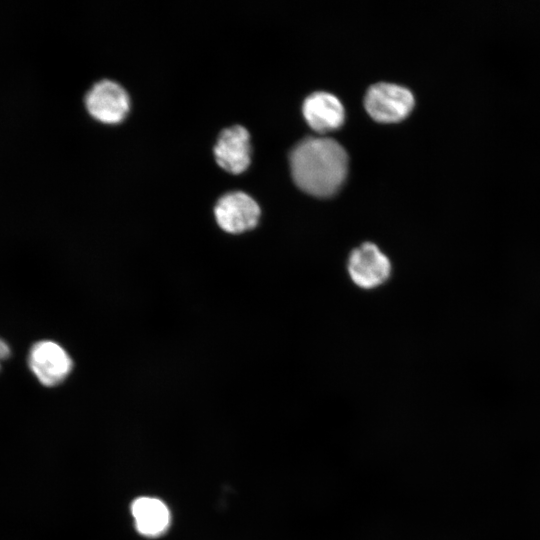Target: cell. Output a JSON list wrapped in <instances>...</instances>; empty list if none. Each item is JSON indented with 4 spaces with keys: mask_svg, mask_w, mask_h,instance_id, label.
Listing matches in <instances>:
<instances>
[{
    "mask_svg": "<svg viewBox=\"0 0 540 540\" xmlns=\"http://www.w3.org/2000/svg\"><path fill=\"white\" fill-rule=\"evenodd\" d=\"M290 167L293 180L301 190L313 196L328 197L343 184L348 157L337 141L308 137L293 148Z\"/></svg>",
    "mask_w": 540,
    "mask_h": 540,
    "instance_id": "cell-1",
    "label": "cell"
},
{
    "mask_svg": "<svg viewBox=\"0 0 540 540\" xmlns=\"http://www.w3.org/2000/svg\"><path fill=\"white\" fill-rule=\"evenodd\" d=\"M87 113L105 125L122 123L130 113L131 98L127 90L111 79L95 82L84 96Z\"/></svg>",
    "mask_w": 540,
    "mask_h": 540,
    "instance_id": "cell-2",
    "label": "cell"
},
{
    "mask_svg": "<svg viewBox=\"0 0 540 540\" xmlns=\"http://www.w3.org/2000/svg\"><path fill=\"white\" fill-rule=\"evenodd\" d=\"M364 105L375 121L396 123L405 119L413 109L414 96L405 87L382 82L367 90Z\"/></svg>",
    "mask_w": 540,
    "mask_h": 540,
    "instance_id": "cell-3",
    "label": "cell"
},
{
    "mask_svg": "<svg viewBox=\"0 0 540 540\" xmlns=\"http://www.w3.org/2000/svg\"><path fill=\"white\" fill-rule=\"evenodd\" d=\"M213 212L218 226L230 234L253 229L261 215L258 203L243 191L223 194L215 203Z\"/></svg>",
    "mask_w": 540,
    "mask_h": 540,
    "instance_id": "cell-4",
    "label": "cell"
},
{
    "mask_svg": "<svg viewBox=\"0 0 540 540\" xmlns=\"http://www.w3.org/2000/svg\"><path fill=\"white\" fill-rule=\"evenodd\" d=\"M28 366L42 385L53 387L68 377L73 363L61 345L51 340H41L30 348Z\"/></svg>",
    "mask_w": 540,
    "mask_h": 540,
    "instance_id": "cell-5",
    "label": "cell"
},
{
    "mask_svg": "<svg viewBox=\"0 0 540 540\" xmlns=\"http://www.w3.org/2000/svg\"><path fill=\"white\" fill-rule=\"evenodd\" d=\"M216 164L225 172L239 175L251 164L252 145L248 130L241 125L224 128L213 146Z\"/></svg>",
    "mask_w": 540,
    "mask_h": 540,
    "instance_id": "cell-6",
    "label": "cell"
},
{
    "mask_svg": "<svg viewBox=\"0 0 540 540\" xmlns=\"http://www.w3.org/2000/svg\"><path fill=\"white\" fill-rule=\"evenodd\" d=\"M348 271L356 285L370 289L381 285L389 278L391 264L375 244L367 242L351 252Z\"/></svg>",
    "mask_w": 540,
    "mask_h": 540,
    "instance_id": "cell-7",
    "label": "cell"
},
{
    "mask_svg": "<svg viewBox=\"0 0 540 540\" xmlns=\"http://www.w3.org/2000/svg\"><path fill=\"white\" fill-rule=\"evenodd\" d=\"M307 124L318 133L338 129L344 122L345 111L340 100L327 92H315L303 103Z\"/></svg>",
    "mask_w": 540,
    "mask_h": 540,
    "instance_id": "cell-8",
    "label": "cell"
},
{
    "mask_svg": "<svg viewBox=\"0 0 540 540\" xmlns=\"http://www.w3.org/2000/svg\"><path fill=\"white\" fill-rule=\"evenodd\" d=\"M135 525L139 533L148 537L163 534L170 524V512L159 499L152 497L137 498L131 506Z\"/></svg>",
    "mask_w": 540,
    "mask_h": 540,
    "instance_id": "cell-9",
    "label": "cell"
},
{
    "mask_svg": "<svg viewBox=\"0 0 540 540\" xmlns=\"http://www.w3.org/2000/svg\"><path fill=\"white\" fill-rule=\"evenodd\" d=\"M10 356H11V349L9 345L2 338H0V370H1L2 362L9 359Z\"/></svg>",
    "mask_w": 540,
    "mask_h": 540,
    "instance_id": "cell-10",
    "label": "cell"
}]
</instances>
